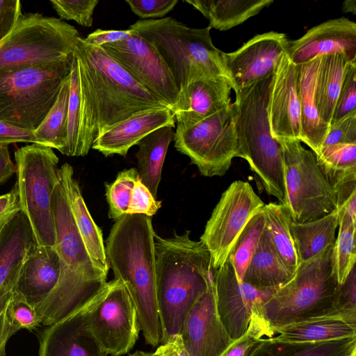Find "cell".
<instances>
[{
    "label": "cell",
    "mask_w": 356,
    "mask_h": 356,
    "mask_svg": "<svg viewBox=\"0 0 356 356\" xmlns=\"http://www.w3.org/2000/svg\"><path fill=\"white\" fill-rule=\"evenodd\" d=\"M72 52L79 80V156L87 155L95 138L108 127L140 111L167 107L102 47L88 45L80 36Z\"/></svg>",
    "instance_id": "6da1fadb"
},
{
    "label": "cell",
    "mask_w": 356,
    "mask_h": 356,
    "mask_svg": "<svg viewBox=\"0 0 356 356\" xmlns=\"http://www.w3.org/2000/svg\"><path fill=\"white\" fill-rule=\"evenodd\" d=\"M154 230L152 218L126 214L105 241L107 264L125 286L136 309L146 343L156 347L162 330L156 300Z\"/></svg>",
    "instance_id": "7a4b0ae2"
},
{
    "label": "cell",
    "mask_w": 356,
    "mask_h": 356,
    "mask_svg": "<svg viewBox=\"0 0 356 356\" xmlns=\"http://www.w3.org/2000/svg\"><path fill=\"white\" fill-rule=\"evenodd\" d=\"M183 234L154 235L156 300L161 343L180 334L186 315L206 291L212 275L211 256L200 241Z\"/></svg>",
    "instance_id": "3957f363"
},
{
    "label": "cell",
    "mask_w": 356,
    "mask_h": 356,
    "mask_svg": "<svg viewBox=\"0 0 356 356\" xmlns=\"http://www.w3.org/2000/svg\"><path fill=\"white\" fill-rule=\"evenodd\" d=\"M52 202L56 226L54 248L59 257L60 272L54 289L35 307L43 326L62 320L87 304L106 285L108 275L95 265L86 250L60 176Z\"/></svg>",
    "instance_id": "277c9868"
},
{
    "label": "cell",
    "mask_w": 356,
    "mask_h": 356,
    "mask_svg": "<svg viewBox=\"0 0 356 356\" xmlns=\"http://www.w3.org/2000/svg\"><path fill=\"white\" fill-rule=\"evenodd\" d=\"M334 244L301 263L293 279L252 312L249 327L261 337L270 338L277 328L338 312L335 301L339 284L334 268Z\"/></svg>",
    "instance_id": "5b68a950"
},
{
    "label": "cell",
    "mask_w": 356,
    "mask_h": 356,
    "mask_svg": "<svg viewBox=\"0 0 356 356\" xmlns=\"http://www.w3.org/2000/svg\"><path fill=\"white\" fill-rule=\"evenodd\" d=\"M274 74L236 92L232 104L239 157L246 160L266 192L286 207L282 150L272 135L268 114Z\"/></svg>",
    "instance_id": "8992f818"
},
{
    "label": "cell",
    "mask_w": 356,
    "mask_h": 356,
    "mask_svg": "<svg viewBox=\"0 0 356 356\" xmlns=\"http://www.w3.org/2000/svg\"><path fill=\"white\" fill-rule=\"evenodd\" d=\"M129 29L157 49L170 68L179 92L191 82L204 76H225L229 79L225 52L213 44L209 26L191 28L176 19L165 17L138 20Z\"/></svg>",
    "instance_id": "52a82bcc"
},
{
    "label": "cell",
    "mask_w": 356,
    "mask_h": 356,
    "mask_svg": "<svg viewBox=\"0 0 356 356\" xmlns=\"http://www.w3.org/2000/svg\"><path fill=\"white\" fill-rule=\"evenodd\" d=\"M72 58L0 72V120L35 131L70 75Z\"/></svg>",
    "instance_id": "ba28073f"
},
{
    "label": "cell",
    "mask_w": 356,
    "mask_h": 356,
    "mask_svg": "<svg viewBox=\"0 0 356 356\" xmlns=\"http://www.w3.org/2000/svg\"><path fill=\"white\" fill-rule=\"evenodd\" d=\"M21 211L27 218L37 245L54 247L56 226L53 194L60 180L59 159L53 149L31 143L15 152Z\"/></svg>",
    "instance_id": "9c48e42d"
},
{
    "label": "cell",
    "mask_w": 356,
    "mask_h": 356,
    "mask_svg": "<svg viewBox=\"0 0 356 356\" xmlns=\"http://www.w3.org/2000/svg\"><path fill=\"white\" fill-rule=\"evenodd\" d=\"M81 35L60 18L22 14L0 42V72L67 60Z\"/></svg>",
    "instance_id": "30bf717a"
},
{
    "label": "cell",
    "mask_w": 356,
    "mask_h": 356,
    "mask_svg": "<svg viewBox=\"0 0 356 356\" xmlns=\"http://www.w3.org/2000/svg\"><path fill=\"white\" fill-rule=\"evenodd\" d=\"M277 141L282 150L286 207L291 221H312L336 211L337 193L319 168L315 153L298 140Z\"/></svg>",
    "instance_id": "8fae6325"
},
{
    "label": "cell",
    "mask_w": 356,
    "mask_h": 356,
    "mask_svg": "<svg viewBox=\"0 0 356 356\" xmlns=\"http://www.w3.org/2000/svg\"><path fill=\"white\" fill-rule=\"evenodd\" d=\"M173 140L202 175H224L239 157L233 104L191 126L177 125Z\"/></svg>",
    "instance_id": "7c38bea8"
},
{
    "label": "cell",
    "mask_w": 356,
    "mask_h": 356,
    "mask_svg": "<svg viewBox=\"0 0 356 356\" xmlns=\"http://www.w3.org/2000/svg\"><path fill=\"white\" fill-rule=\"evenodd\" d=\"M264 204L248 181H235L222 193L200 238L210 253L212 270L227 261L242 231Z\"/></svg>",
    "instance_id": "4fadbf2b"
},
{
    "label": "cell",
    "mask_w": 356,
    "mask_h": 356,
    "mask_svg": "<svg viewBox=\"0 0 356 356\" xmlns=\"http://www.w3.org/2000/svg\"><path fill=\"white\" fill-rule=\"evenodd\" d=\"M90 331L110 356H121L134 346L140 330L134 305L124 284L107 282L87 314Z\"/></svg>",
    "instance_id": "5bb4252c"
},
{
    "label": "cell",
    "mask_w": 356,
    "mask_h": 356,
    "mask_svg": "<svg viewBox=\"0 0 356 356\" xmlns=\"http://www.w3.org/2000/svg\"><path fill=\"white\" fill-rule=\"evenodd\" d=\"M102 47L138 83L173 111L179 90L170 68L150 42L134 31L124 40Z\"/></svg>",
    "instance_id": "9a60e30c"
},
{
    "label": "cell",
    "mask_w": 356,
    "mask_h": 356,
    "mask_svg": "<svg viewBox=\"0 0 356 356\" xmlns=\"http://www.w3.org/2000/svg\"><path fill=\"white\" fill-rule=\"evenodd\" d=\"M216 307L219 317L232 340L242 337L248 330L252 313L277 289H259L243 282L236 275L228 259L212 270Z\"/></svg>",
    "instance_id": "2e32d148"
},
{
    "label": "cell",
    "mask_w": 356,
    "mask_h": 356,
    "mask_svg": "<svg viewBox=\"0 0 356 356\" xmlns=\"http://www.w3.org/2000/svg\"><path fill=\"white\" fill-rule=\"evenodd\" d=\"M288 45L285 33L269 31L254 36L234 51L225 53V66L234 92L273 74Z\"/></svg>",
    "instance_id": "e0dca14e"
},
{
    "label": "cell",
    "mask_w": 356,
    "mask_h": 356,
    "mask_svg": "<svg viewBox=\"0 0 356 356\" xmlns=\"http://www.w3.org/2000/svg\"><path fill=\"white\" fill-rule=\"evenodd\" d=\"M180 335L188 356H220L234 341L218 313L212 275L188 311Z\"/></svg>",
    "instance_id": "ac0fdd59"
},
{
    "label": "cell",
    "mask_w": 356,
    "mask_h": 356,
    "mask_svg": "<svg viewBox=\"0 0 356 356\" xmlns=\"http://www.w3.org/2000/svg\"><path fill=\"white\" fill-rule=\"evenodd\" d=\"M286 54L296 65L337 54L356 60V23L345 17L323 22L300 38L289 40Z\"/></svg>",
    "instance_id": "d6986e66"
},
{
    "label": "cell",
    "mask_w": 356,
    "mask_h": 356,
    "mask_svg": "<svg viewBox=\"0 0 356 356\" xmlns=\"http://www.w3.org/2000/svg\"><path fill=\"white\" fill-rule=\"evenodd\" d=\"M268 120L274 138L300 140V104L298 68L286 52L274 74L268 106Z\"/></svg>",
    "instance_id": "ffe728a7"
},
{
    "label": "cell",
    "mask_w": 356,
    "mask_h": 356,
    "mask_svg": "<svg viewBox=\"0 0 356 356\" xmlns=\"http://www.w3.org/2000/svg\"><path fill=\"white\" fill-rule=\"evenodd\" d=\"M101 291L70 315L45 326L38 337V356H108L90 331L86 318Z\"/></svg>",
    "instance_id": "44dd1931"
},
{
    "label": "cell",
    "mask_w": 356,
    "mask_h": 356,
    "mask_svg": "<svg viewBox=\"0 0 356 356\" xmlns=\"http://www.w3.org/2000/svg\"><path fill=\"white\" fill-rule=\"evenodd\" d=\"M232 85L225 76H204L179 92L173 113L177 125L191 126L228 107Z\"/></svg>",
    "instance_id": "7402d4cb"
},
{
    "label": "cell",
    "mask_w": 356,
    "mask_h": 356,
    "mask_svg": "<svg viewBox=\"0 0 356 356\" xmlns=\"http://www.w3.org/2000/svg\"><path fill=\"white\" fill-rule=\"evenodd\" d=\"M175 122V115L168 107L143 111L104 131L95 138L92 148L105 156H125L146 136L163 127L174 128Z\"/></svg>",
    "instance_id": "603a6c76"
},
{
    "label": "cell",
    "mask_w": 356,
    "mask_h": 356,
    "mask_svg": "<svg viewBox=\"0 0 356 356\" xmlns=\"http://www.w3.org/2000/svg\"><path fill=\"white\" fill-rule=\"evenodd\" d=\"M36 245L31 225L22 211L0 222V298L13 291L26 257Z\"/></svg>",
    "instance_id": "cb8c5ba5"
},
{
    "label": "cell",
    "mask_w": 356,
    "mask_h": 356,
    "mask_svg": "<svg viewBox=\"0 0 356 356\" xmlns=\"http://www.w3.org/2000/svg\"><path fill=\"white\" fill-rule=\"evenodd\" d=\"M60 272L55 248L36 245L26 257L13 291L35 309L54 289Z\"/></svg>",
    "instance_id": "d4e9b609"
},
{
    "label": "cell",
    "mask_w": 356,
    "mask_h": 356,
    "mask_svg": "<svg viewBox=\"0 0 356 356\" xmlns=\"http://www.w3.org/2000/svg\"><path fill=\"white\" fill-rule=\"evenodd\" d=\"M70 211L78 232L95 265L108 274L105 245L100 228L95 222L82 196L79 182L74 176V170L67 163L59 168Z\"/></svg>",
    "instance_id": "484cf974"
},
{
    "label": "cell",
    "mask_w": 356,
    "mask_h": 356,
    "mask_svg": "<svg viewBox=\"0 0 356 356\" xmlns=\"http://www.w3.org/2000/svg\"><path fill=\"white\" fill-rule=\"evenodd\" d=\"M273 340L289 343L321 342L356 338V316L333 313L275 329Z\"/></svg>",
    "instance_id": "4316f807"
},
{
    "label": "cell",
    "mask_w": 356,
    "mask_h": 356,
    "mask_svg": "<svg viewBox=\"0 0 356 356\" xmlns=\"http://www.w3.org/2000/svg\"><path fill=\"white\" fill-rule=\"evenodd\" d=\"M321 58L297 65L300 104V142L316 154L322 147L329 126L320 118L316 99V86Z\"/></svg>",
    "instance_id": "83f0119b"
},
{
    "label": "cell",
    "mask_w": 356,
    "mask_h": 356,
    "mask_svg": "<svg viewBox=\"0 0 356 356\" xmlns=\"http://www.w3.org/2000/svg\"><path fill=\"white\" fill-rule=\"evenodd\" d=\"M294 275L276 251L265 226L243 282L259 289H277Z\"/></svg>",
    "instance_id": "f1b7e54d"
},
{
    "label": "cell",
    "mask_w": 356,
    "mask_h": 356,
    "mask_svg": "<svg viewBox=\"0 0 356 356\" xmlns=\"http://www.w3.org/2000/svg\"><path fill=\"white\" fill-rule=\"evenodd\" d=\"M174 135L173 127L165 126L152 131L137 144L136 157L139 179L156 198L164 161Z\"/></svg>",
    "instance_id": "f546056e"
},
{
    "label": "cell",
    "mask_w": 356,
    "mask_h": 356,
    "mask_svg": "<svg viewBox=\"0 0 356 356\" xmlns=\"http://www.w3.org/2000/svg\"><path fill=\"white\" fill-rule=\"evenodd\" d=\"M209 21V27L226 31L257 15L273 0H185Z\"/></svg>",
    "instance_id": "4dcf8cb0"
},
{
    "label": "cell",
    "mask_w": 356,
    "mask_h": 356,
    "mask_svg": "<svg viewBox=\"0 0 356 356\" xmlns=\"http://www.w3.org/2000/svg\"><path fill=\"white\" fill-rule=\"evenodd\" d=\"M339 210L315 220L298 223L291 220L289 229L300 264L334 243L339 225Z\"/></svg>",
    "instance_id": "1f68e13d"
},
{
    "label": "cell",
    "mask_w": 356,
    "mask_h": 356,
    "mask_svg": "<svg viewBox=\"0 0 356 356\" xmlns=\"http://www.w3.org/2000/svg\"><path fill=\"white\" fill-rule=\"evenodd\" d=\"M342 54L321 56L318 71L316 99L320 118L330 126L344 76L350 63Z\"/></svg>",
    "instance_id": "d6a6232c"
},
{
    "label": "cell",
    "mask_w": 356,
    "mask_h": 356,
    "mask_svg": "<svg viewBox=\"0 0 356 356\" xmlns=\"http://www.w3.org/2000/svg\"><path fill=\"white\" fill-rule=\"evenodd\" d=\"M356 338L321 342L289 343L262 338L247 356H348Z\"/></svg>",
    "instance_id": "836d02e7"
},
{
    "label": "cell",
    "mask_w": 356,
    "mask_h": 356,
    "mask_svg": "<svg viewBox=\"0 0 356 356\" xmlns=\"http://www.w3.org/2000/svg\"><path fill=\"white\" fill-rule=\"evenodd\" d=\"M319 168L334 188L356 181V143L322 147L316 154Z\"/></svg>",
    "instance_id": "e575fe53"
},
{
    "label": "cell",
    "mask_w": 356,
    "mask_h": 356,
    "mask_svg": "<svg viewBox=\"0 0 356 356\" xmlns=\"http://www.w3.org/2000/svg\"><path fill=\"white\" fill-rule=\"evenodd\" d=\"M268 231L272 243L280 257L295 274L300 261L291 234V218L286 207L282 204L270 202L262 209Z\"/></svg>",
    "instance_id": "d590c367"
},
{
    "label": "cell",
    "mask_w": 356,
    "mask_h": 356,
    "mask_svg": "<svg viewBox=\"0 0 356 356\" xmlns=\"http://www.w3.org/2000/svg\"><path fill=\"white\" fill-rule=\"evenodd\" d=\"M70 75L63 82L58 97L44 119L33 131L37 144L56 149L61 154L67 137V113Z\"/></svg>",
    "instance_id": "8d00e7d4"
},
{
    "label": "cell",
    "mask_w": 356,
    "mask_h": 356,
    "mask_svg": "<svg viewBox=\"0 0 356 356\" xmlns=\"http://www.w3.org/2000/svg\"><path fill=\"white\" fill-rule=\"evenodd\" d=\"M339 216V232L335 238L333 249V262L338 283L341 284L353 268L355 266L356 220L344 211L337 209Z\"/></svg>",
    "instance_id": "74e56055"
},
{
    "label": "cell",
    "mask_w": 356,
    "mask_h": 356,
    "mask_svg": "<svg viewBox=\"0 0 356 356\" xmlns=\"http://www.w3.org/2000/svg\"><path fill=\"white\" fill-rule=\"evenodd\" d=\"M265 226V216L261 209L245 227L228 257L237 277L242 281Z\"/></svg>",
    "instance_id": "f35d334b"
},
{
    "label": "cell",
    "mask_w": 356,
    "mask_h": 356,
    "mask_svg": "<svg viewBox=\"0 0 356 356\" xmlns=\"http://www.w3.org/2000/svg\"><path fill=\"white\" fill-rule=\"evenodd\" d=\"M139 179L137 169L131 168L118 172L115 179L106 184L108 217L117 220L127 213L133 188Z\"/></svg>",
    "instance_id": "ab89813d"
},
{
    "label": "cell",
    "mask_w": 356,
    "mask_h": 356,
    "mask_svg": "<svg viewBox=\"0 0 356 356\" xmlns=\"http://www.w3.org/2000/svg\"><path fill=\"white\" fill-rule=\"evenodd\" d=\"M73 53V52H72ZM79 92L78 71L73 54L70 72V95L67 113V137L62 152L68 156H79Z\"/></svg>",
    "instance_id": "60d3db41"
},
{
    "label": "cell",
    "mask_w": 356,
    "mask_h": 356,
    "mask_svg": "<svg viewBox=\"0 0 356 356\" xmlns=\"http://www.w3.org/2000/svg\"><path fill=\"white\" fill-rule=\"evenodd\" d=\"M5 311L13 334L20 330H32L41 325L35 307L16 291H12Z\"/></svg>",
    "instance_id": "b9f144b4"
},
{
    "label": "cell",
    "mask_w": 356,
    "mask_h": 356,
    "mask_svg": "<svg viewBox=\"0 0 356 356\" xmlns=\"http://www.w3.org/2000/svg\"><path fill=\"white\" fill-rule=\"evenodd\" d=\"M60 19L74 20L85 27L93 24V13L98 0H50Z\"/></svg>",
    "instance_id": "7bdbcfd3"
},
{
    "label": "cell",
    "mask_w": 356,
    "mask_h": 356,
    "mask_svg": "<svg viewBox=\"0 0 356 356\" xmlns=\"http://www.w3.org/2000/svg\"><path fill=\"white\" fill-rule=\"evenodd\" d=\"M355 110L356 60H353L346 70L330 124Z\"/></svg>",
    "instance_id": "ee69618b"
},
{
    "label": "cell",
    "mask_w": 356,
    "mask_h": 356,
    "mask_svg": "<svg viewBox=\"0 0 356 356\" xmlns=\"http://www.w3.org/2000/svg\"><path fill=\"white\" fill-rule=\"evenodd\" d=\"M161 207V201L157 200L138 179L133 188L127 214H142L152 218Z\"/></svg>",
    "instance_id": "f6af8a7d"
},
{
    "label": "cell",
    "mask_w": 356,
    "mask_h": 356,
    "mask_svg": "<svg viewBox=\"0 0 356 356\" xmlns=\"http://www.w3.org/2000/svg\"><path fill=\"white\" fill-rule=\"evenodd\" d=\"M339 143H356V110L329 126L322 147Z\"/></svg>",
    "instance_id": "bcb514c9"
},
{
    "label": "cell",
    "mask_w": 356,
    "mask_h": 356,
    "mask_svg": "<svg viewBox=\"0 0 356 356\" xmlns=\"http://www.w3.org/2000/svg\"><path fill=\"white\" fill-rule=\"evenodd\" d=\"M131 10L145 19L163 18L179 2L178 0H126Z\"/></svg>",
    "instance_id": "7dc6e473"
},
{
    "label": "cell",
    "mask_w": 356,
    "mask_h": 356,
    "mask_svg": "<svg viewBox=\"0 0 356 356\" xmlns=\"http://www.w3.org/2000/svg\"><path fill=\"white\" fill-rule=\"evenodd\" d=\"M337 312L356 316V270L353 268L344 282L339 285L335 301Z\"/></svg>",
    "instance_id": "c3c4849f"
},
{
    "label": "cell",
    "mask_w": 356,
    "mask_h": 356,
    "mask_svg": "<svg viewBox=\"0 0 356 356\" xmlns=\"http://www.w3.org/2000/svg\"><path fill=\"white\" fill-rule=\"evenodd\" d=\"M22 15L19 0H0V42L13 29Z\"/></svg>",
    "instance_id": "681fc988"
},
{
    "label": "cell",
    "mask_w": 356,
    "mask_h": 356,
    "mask_svg": "<svg viewBox=\"0 0 356 356\" xmlns=\"http://www.w3.org/2000/svg\"><path fill=\"white\" fill-rule=\"evenodd\" d=\"M134 31L130 29L126 30H103L98 29L88 34L83 42L90 46L102 47L106 44L122 41L133 35Z\"/></svg>",
    "instance_id": "f907efd6"
},
{
    "label": "cell",
    "mask_w": 356,
    "mask_h": 356,
    "mask_svg": "<svg viewBox=\"0 0 356 356\" xmlns=\"http://www.w3.org/2000/svg\"><path fill=\"white\" fill-rule=\"evenodd\" d=\"M261 339L254 330L248 327L247 332L234 340L220 356H247Z\"/></svg>",
    "instance_id": "816d5d0a"
},
{
    "label": "cell",
    "mask_w": 356,
    "mask_h": 356,
    "mask_svg": "<svg viewBox=\"0 0 356 356\" xmlns=\"http://www.w3.org/2000/svg\"><path fill=\"white\" fill-rule=\"evenodd\" d=\"M16 143H37L33 131L22 129L0 120V145Z\"/></svg>",
    "instance_id": "f5cc1de1"
},
{
    "label": "cell",
    "mask_w": 356,
    "mask_h": 356,
    "mask_svg": "<svg viewBox=\"0 0 356 356\" xmlns=\"http://www.w3.org/2000/svg\"><path fill=\"white\" fill-rule=\"evenodd\" d=\"M153 354L154 356H188L180 334L169 337L157 346Z\"/></svg>",
    "instance_id": "db71d44e"
},
{
    "label": "cell",
    "mask_w": 356,
    "mask_h": 356,
    "mask_svg": "<svg viewBox=\"0 0 356 356\" xmlns=\"http://www.w3.org/2000/svg\"><path fill=\"white\" fill-rule=\"evenodd\" d=\"M21 211L18 193L15 185L12 190L0 195V222L10 215Z\"/></svg>",
    "instance_id": "11a10c76"
},
{
    "label": "cell",
    "mask_w": 356,
    "mask_h": 356,
    "mask_svg": "<svg viewBox=\"0 0 356 356\" xmlns=\"http://www.w3.org/2000/svg\"><path fill=\"white\" fill-rule=\"evenodd\" d=\"M16 172V167L10 156L8 145H0V185Z\"/></svg>",
    "instance_id": "9f6ffc18"
},
{
    "label": "cell",
    "mask_w": 356,
    "mask_h": 356,
    "mask_svg": "<svg viewBox=\"0 0 356 356\" xmlns=\"http://www.w3.org/2000/svg\"><path fill=\"white\" fill-rule=\"evenodd\" d=\"M13 335L4 309L0 314V356H6V344Z\"/></svg>",
    "instance_id": "6f0895ef"
},
{
    "label": "cell",
    "mask_w": 356,
    "mask_h": 356,
    "mask_svg": "<svg viewBox=\"0 0 356 356\" xmlns=\"http://www.w3.org/2000/svg\"><path fill=\"white\" fill-rule=\"evenodd\" d=\"M342 10L343 13H351L356 14V1L355 0H346L343 3Z\"/></svg>",
    "instance_id": "680465c9"
},
{
    "label": "cell",
    "mask_w": 356,
    "mask_h": 356,
    "mask_svg": "<svg viewBox=\"0 0 356 356\" xmlns=\"http://www.w3.org/2000/svg\"><path fill=\"white\" fill-rule=\"evenodd\" d=\"M12 292H9L3 295L0 298V314L2 313V312L6 309Z\"/></svg>",
    "instance_id": "91938a15"
},
{
    "label": "cell",
    "mask_w": 356,
    "mask_h": 356,
    "mask_svg": "<svg viewBox=\"0 0 356 356\" xmlns=\"http://www.w3.org/2000/svg\"><path fill=\"white\" fill-rule=\"evenodd\" d=\"M129 356H154L153 353L138 350L130 354Z\"/></svg>",
    "instance_id": "94428289"
},
{
    "label": "cell",
    "mask_w": 356,
    "mask_h": 356,
    "mask_svg": "<svg viewBox=\"0 0 356 356\" xmlns=\"http://www.w3.org/2000/svg\"><path fill=\"white\" fill-rule=\"evenodd\" d=\"M348 356H356V348L353 349Z\"/></svg>",
    "instance_id": "6125c7cd"
}]
</instances>
